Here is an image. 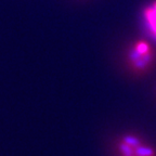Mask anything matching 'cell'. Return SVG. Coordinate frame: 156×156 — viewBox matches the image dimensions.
I'll list each match as a JSON object with an SVG mask.
<instances>
[{
  "label": "cell",
  "instance_id": "cell-4",
  "mask_svg": "<svg viewBox=\"0 0 156 156\" xmlns=\"http://www.w3.org/2000/svg\"><path fill=\"white\" fill-rule=\"evenodd\" d=\"M132 156H134V155H132Z\"/></svg>",
  "mask_w": 156,
  "mask_h": 156
},
{
  "label": "cell",
  "instance_id": "cell-1",
  "mask_svg": "<svg viewBox=\"0 0 156 156\" xmlns=\"http://www.w3.org/2000/svg\"><path fill=\"white\" fill-rule=\"evenodd\" d=\"M154 58L155 54L149 42L138 40L130 46L127 55V62L132 72L136 74H142L151 67Z\"/></svg>",
  "mask_w": 156,
  "mask_h": 156
},
{
  "label": "cell",
  "instance_id": "cell-2",
  "mask_svg": "<svg viewBox=\"0 0 156 156\" xmlns=\"http://www.w3.org/2000/svg\"><path fill=\"white\" fill-rule=\"evenodd\" d=\"M143 20L149 33L156 39V0L143 10Z\"/></svg>",
  "mask_w": 156,
  "mask_h": 156
},
{
  "label": "cell",
  "instance_id": "cell-3",
  "mask_svg": "<svg viewBox=\"0 0 156 156\" xmlns=\"http://www.w3.org/2000/svg\"><path fill=\"white\" fill-rule=\"evenodd\" d=\"M134 156H156V150L147 144H140L134 149Z\"/></svg>",
  "mask_w": 156,
  "mask_h": 156
}]
</instances>
